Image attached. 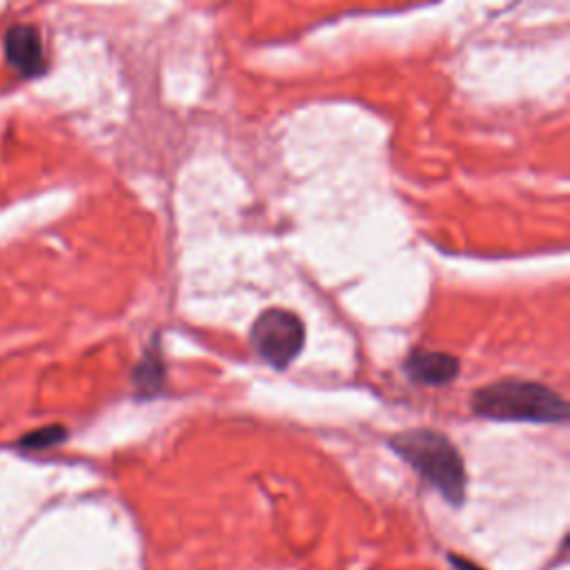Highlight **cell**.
I'll return each mask as SVG.
<instances>
[{
	"mask_svg": "<svg viewBox=\"0 0 570 570\" xmlns=\"http://www.w3.org/2000/svg\"><path fill=\"white\" fill-rule=\"evenodd\" d=\"M472 412L490 421L563 423L568 403L552 387L528 379H499L472 392Z\"/></svg>",
	"mask_w": 570,
	"mask_h": 570,
	"instance_id": "6da1fadb",
	"label": "cell"
},
{
	"mask_svg": "<svg viewBox=\"0 0 570 570\" xmlns=\"http://www.w3.org/2000/svg\"><path fill=\"white\" fill-rule=\"evenodd\" d=\"M390 448L454 508L465 501V465L454 443L430 428L396 432Z\"/></svg>",
	"mask_w": 570,
	"mask_h": 570,
	"instance_id": "7a4b0ae2",
	"label": "cell"
},
{
	"mask_svg": "<svg viewBox=\"0 0 570 570\" xmlns=\"http://www.w3.org/2000/svg\"><path fill=\"white\" fill-rule=\"evenodd\" d=\"M303 343V321L283 307L263 309L249 330L252 350L276 370L287 367L301 354Z\"/></svg>",
	"mask_w": 570,
	"mask_h": 570,
	"instance_id": "3957f363",
	"label": "cell"
},
{
	"mask_svg": "<svg viewBox=\"0 0 570 570\" xmlns=\"http://www.w3.org/2000/svg\"><path fill=\"white\" fill-rule=\"evenodd\" d=\"M2 49H4L7 65L24 78L40 76L47 67L42 38L33 24L9 27L2 40Z\"/></svg>",
	"mask_w": 570,
	"mask_h": 570,
	"instance_id": "277c9868",
	"label": "cell"
},
{
	"mask_svg": "<svg viewBox=\"0 0 570 570\" xmlns=\"http://www.w3.org/2000/svg\"><path fill=\"white\" fill-rule=\"evenodd\" d=\"M403 372L410 381L419 385H448L461 372V363L450 352H434V350H412L403 361Z\"/></svg>",
	"mask_w": 570,
	"mask_h": 570,
	"instance_id": "5b68a950",
	"label": "cell"
},
{
	"mask_svg": "<svg viewBox=\"0 0 570 570\" xmlns=\"http://www.w3.org/2000/svg\"><path fill=\"white\" fill-rule=\"evenodd\" d=\"M131 381H134L138 396H154L160 392V387L165 383V363H163L158 345H149L145 350L142 358L138 361V365L134 370Z\"/></svg>",
	"mask_w": 570,
	"mask_h": 570,
	"instance_id": "8992f818",
	"label": "cell"
},
{
	"mask_svg": "<svg viewBox=\"0 0 570 570\" xmlns=\"http://www.w3.org/2000/svg\"><path fill=\"white\" fill-rule=\"evenodd\" d=\"M67 439V428L65 425H58V423H51V425H45V428H38L33 432H27L18 445L22 450H45V448H51L60 441Z\"/></svg>",
	"mask_w": 570,
	"mask_h": 570,
	"instance_id": "52a82bcc",
	"label": "cell"
},
{
	"mask_svg": "<svg viewBox=\"0 0 570 570\" xmlns=\"http://www.w3.org/2000/svg\"><path fill=\"white\" fill-rule=\"evenodd\" d=\"M448 559H450V563H452L454 570H485V568L476 566L474 561H470V559H465V557H459V554H448Z\"/></svg>",
	"mask_w": 570,
	"mask_h": 570,
	"instance_id": "ba28073f",
	"label": "cell"
}]
</instances>
